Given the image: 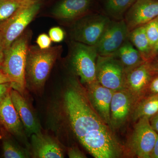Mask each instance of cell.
<instances>
[{
    "label": "cell",
    "instance_id": "33",
    "mask_svg": "<svg viewBox=\"0 0 158 158\" xmlns=\"http://www.w3.org/2000/svg\"><path fill=\"white\" fill-rule=\"evenodd\" d=\"M150 158H158V136L154 147L152 152Z\"/></svg>",
    "mask_w": 158,
    "mask_h": 158
},
{
    "label": "cell",
    "instance_id": "9",
    "mask_svg": "<svg viewBox=\"0 0 158 158\" xmlns=\"http://www.w3.org/2000/svg\"><path fill=\"white\" fill-rule=\"evenodd\" d=\"M129 31L124 19L111 20L96 46L98 56H113L128 38Z\"/></svg>",
    "mask_w": 158,
    "mask_h": 158
},
{
    "label": "cell",
    "instance_id": "6",
    "mask_svg": "<svg viewBox=\"0 0 158 158\" xmlns=\"http://www.w3.org/2000/svg\"><path fill=\"white\" fill-rule=\"evenodd\" d=\"M110 21L103 15L86 14L74 22L71 37L73 41L96 46Z\"/></svg>",
    "mask_w": 158,
    "mask_h": 158
},
{
    "label": "cell",
    "instance_id": "23",
    "mask_svg": "<svg viewBox=\"0 0 158 158\" xmlns=\"http://www.w3.org/2000/svg\"><path fill=\"white\" fill-rule=\"evenodd\" d=\"M3 157L5 158L27 157V153L9 139H4L2 142Z\"/></svg>",
    "mask_w": 158,
    "mask_h": 158
},
{
    "label": "cell",
    "instance_id": "2",
    "mask_svg": "<svg viewBox=\"0 0 158 158\" xmlns=\"http://www.w3.org/2000/svg\"><path fill=\"white\" fill-rule=\"evenodd\" d=\"M62 49L61 46L45 49L38 46H29L26 60V86L34 91L42 89Z\"/></svg>",
    "mask_w": 158,
    "mask_h": 158
},
{
    "label": "cell",
    "instance_id": "21",
    "mask_svg": "<svg viewBox=\"0 0 158 158\" xmlns=\"http://www.w3.org/2000/svg\"><path fill=\"white\" fill-rule=\"evenodd\" d=\"M136 0H106L105 8L108 14L116 20L124 19V16Z\"/></svg>",
    "mask_w": 158,
    "mask_h": 158
},
{
    "label": "cell",
    "instance_id": "10",
    "mask_svg": "<svg viewBox=\"0 0 158 158\" xmlns=\"http://www.w3.org/2000/svg\"><path fill=\"white\" fill-rule=\"evenodd\" d=\"M158 16V0H136L124 19L129 31L146 24Z\"/></svg>",
    "mask_w": 158,
    "mask_h": 158
},
{
    "label": "cell",
    "instance_id": "30",
    "mask_svg": "<svg viewBox=\"0 0 158 158\" xmlns=\"http://www.w3.org/2000/svg\"><path fill=\"white\" fill-rule=\"evenodd\" d=\"M147 62L154 74H158V55Z\"/></svg>",
    "mask_w": 158,
    "mask_h": 158
},
{
    "label": "cell",
    "instance_id": "17",
    "mask_svg": "<svg viewBox=\"0 0 158 158\" xmlns=\"http://www.w3.org/2000/svg\"><path fill=\"white\" fill-rule=\"evenodd\" d=\"M10 92L0 101V123L13 135L22 137L23 126L11 101Z\"/></svg>",
    "mask_w": 158,
    "mask_h": 158
},
{
    "label": "cell",
    "instance_id": "11",
    "mask_svg": "<svg viewBox=\"0 0 158 158\" xmlns=\"http://www.w3.org/2000/svg\"><path fill=\"white\" fill-rule=\"evenodd\" d=\"M154 73L147 62L126 71L125 88L135 98L140 99L146 95Z\"/></svg>",
    "mask_w": 158,
    "mask_h": 158
},
{
    "label": "cell",
    "instance_id": "19",
    "mask_svg": "<svg viewBox=\"0 0 158 158\" xmlns=\"http://www.w3.org/2000/svg\"><path fill=\"white\" fill-rule=\"evenodd\" d=\"M128 39L140 52L145 62L151 60L152 49L145 33L144 25L130 31Z\"/></svg>",
    "mask_w": 158,
    "mask_h": 158
},
{
    "label": "cell",
    "instance_id": "8",
    "mask_svg": "<svg viewBox=\"0 0 158 158\" xmlns=\"http://www.w3.org/2000/svg\"><path fill=\"white\" fill-rule=\"evenodd\" d=\"M137 121L131 137L130 147L138 157L150 158L158 134L152 127L149 118L142 117Z\"/></svg>",
    "mask_w": 158,
    "mask_h": 158
},
{
    "label": "cell",
    "instance_id": "7",
    "mask_svg": "<svg viewBox=\"0 0 158 158\" xmlns=\"http://www.w3.org/2000/svg\"><path fill=\"white\" fill-rule=\"evenodd\" d=\"M96 78L101 85L113 91L125 88V69L120 61L113 56H98Z\"/></svg>",
    "mask_w": 158,
    "mask_h": 158
},
{
    "label": "cell",
    "instance_id": "25",
    "mask_svg": "<svg viewBox=\"0 0 158 158\" xmlns=\"http://www.w3.org/2000/svg\"><path fill=\"white\" fill-rule=\"evenodd\" d=\"M49 35L52 41L54 42H61L64 39L65 33L59 27H54L49 31Z\"/></svg>",
    "mask_w": 158,
    "mask_h": 158
},
{
    "label": "cell",
    "instance_id": "18",
    "mask_svg": "<svg viewBox=\"0 0 158 158\" xmlns=\"http://www.w3.org/2000/svg\"><path fill=\"white\" fill-rule=\"evenodd\" d=\"M113 56L120 61L126 71L146 62L128 38Z\"/></svg>",
    "mask_w": 158,
    "mask_h": 158
},
{
    "label": "cell",
    "instance_id": "13",
    "mask_svg": "<svg viewBox=\"0 0 158 158\" xmlns=\"http://www.w3.org/2000/svg\"><path fill=\"white\" fill-rule=\"evenodd\" d=\"M133 95L124 89L114 91L110 106V126L120 127L126 121L131 109Z\"/></svg>",
    "mask_w": 158,
    "mask_h": 158
},
{
    "label": "cell",
    "instance_id": "14",
    "mask_svg": "<svg viewBox=\"0 0 158 158\" xmlns=\"http://www.w3.org/2000/svg\"><path fill=\"white\" fill-rule=\"evenodd\" d=\"M10 96L25 130L29 135L41 132L38 119L25 98L19 91L11 88Z\"/></svg>",
    "mask_w": 158,
    "mask_h": 158
},
{
    "label": "cell",
    "instance_id": "22",
    "mask_svg": "<svg viewBox=\"0 0 158 158\" xmlns=\"http://www.w3.org/2000/svg\"><path fill=\"white\" fill-rule=\"evenodd\" d=\"M31 0H0V25L30 3Z\"/></svg>",
    "mask_w": 158,
    "mask_h": 158
},
{
    "label": "cell",
    "instance_id": "27",
    "mask_svg": "<svg viewBox=\"0 0 158 158\" xmlns=\"http://www.w3.org/2000/svg\"><path fill=\"white\" fill-rule=\"evenodd\" d=\"M147 95H158V74H154L152 77L148 86Z\"/></svg>",
    "mask_w": 158,
    "mask_h": 158
},
{
    "label": "cell",
    "instance_id": "5",
    "mask_svg": "<svg viewBox=\"0 0 158 158\" xmlns=\"http://www.w3.org/2000/svg\"><path fill=\"white\" fill-rule=\"evenodd\" d=\"M40 5L34 1L16 11L0 25V49L5 52L25 31L39 11Z\"/></svg>",
    "mask_w": 158,
    "mask_h": 158
},
{
    "label": "cell",
    "instance_id": "32",
    "mask_svg": "<svg viewBox=\"0 0 158 158\" xmlns=\"http://www.w3.org/2000/svg\"><path fill=\"white\" fill-rule=\"evenodd\" d=\"M7 83H11V81L9 77L7 76L1 68H0V84Z\"/></svg>",
    "mask_w": 158,
    "mask_h": 158
},
{
    "label": "cell",
    "instance_id": "3",
    "mask_svg": "<svg viewBox=\"0 0 158 158\" xmlns=\"http://www.w3.org/2000/svg\"><path fill=\"white\" fill-rule=\"evenodd\" d=\"M32 32L26 30L4 52L1 69L10 81L11 88L22 94L26 87L25 70L27 52Z\"/></svg>",
    "mask_w": 158,
    "mask_h": 158
},
{
    "label": "cell",
    "instance_id": "31",
    "mask_svg": "<svg viewBox=\"0 0 158 158\" xmlns=\"http://www.w3.org/2000/svg\"><path fill=\"white\" fill-rule=\"evenodd\" d=\"M149 122L153 129L158 134V112L149 118Z\"/></svg>",
    "mask_w": 158,
    "mask_h": 158
},
{
    "label": "cell",
    "instance_id": "35",
    "mask_svg": "<svg viewBox=\"0 0 158 158\" xmlns=\"http://www.w3.org/2000/svg\"><path fill=\"white\" fill-rule=\"evenodd\" d=\"M4 58V52L0 49V68L2 65Z\"/></svg>",
    "mask_w": 158,
    "mask_h": 158
},
{
    "label": "cell",
    "instance_id": "20",
    "mask_svg": "<svg viewBox=\"0 0 158 158\" xmlns=\"http://www.w3.org/2000/svg\"><path fill=\"white\" fill-rule=\"evenodd\" d=\"M158 112V95H145L140 99L135 108L133 119L136 121L142 117L149 118Z\"/></svg>",
    "mask_w": 158,
    "mask_h": 158
},
{
    "label": "cell",
    "instance_id": "37",
    "mask_svg": "<svg viewBox=\"0 0 158 158\" xmlns=\"http://www.w3.org/2000/svg\"><path fill=\"white\" fill-rule=\"evenodd\" d=\"M0 124H1V123H0Z\"/></svg>",
    "mask_w": 158,
    "mask_h": 158
},
{
    "label": "cell",
    "instance_id": "28",
    "mask_svg": "<svg viewBox=\"0 0 158 158\" xmlns=\"http://www.w3.org/2000/svg\"><path fill=\"white\" fill-rule=\"evenodd\" d=\"M11 88V83L0 84V101L10 92Z\"/></svg>",
    "mask_w": 158,
    "mask_h": 158
},
{
    "label": "cell",
    "instance_id": "36",
    "mask_svg": "<svg viewBox=\"0 0 158 158\" xmlns=\"http://www.w3.org/2000/svg\"><path fill=\"white\" fill-rule=\"evenodd\" d=\"M31 1H37V0H31Z\"/></svg>",
    "mask_w": 158,
    "mask_h": 158
},
{
    "label": "cell",
    "instance_id": "12",
    "mask_svg": "<svg viewBox=\"0 0 158 158\" xmlns=\"http://www.w3.org/2000/svg\"><path fill=\"white\" fill-rule=\"evenodd\" d=\"M89 101L100 117L110 126V106L114 91L104 87L97 81L87 85Z\"/></svg>",
    "mask_w": 158,
    "mask_h": 158
},
{
    "label": "cell",
    "instance_id": "4",
    "mask_svg": "<svg viewBox=\"0 0 158 158\" xmlns=\"http://www.w3.org/2000/svg\"><path fill=\"white\" fill-rule=\"evenodd\" d=\"M69 48V61L74 73L86 85L96 81V47L72 40Z\"/></svg>",
    "mask_w": 158,
    "mask_h": 158
},
{
    "label": "cell",
    "instance_id": "24",
    "mask_svg": "<svg viewBox=\"0 0 158 158\" xmlns=\"http://www.w3.org/2000/svg\"><path fill=\"white\" fill-rule=\"evenodd\" d=\"M144 27L153 51L158 41V16L144 25Z\"/></svg>",
    "mask_w": 158,
    "mask_h": 158
},
{
    "label": "cell",
    "instance_id": "26",
    "mask_svg": "<svg viewBox=\"0 0 158 158\" xmlns=\"http://www.w3.org/2000/svg\"><path fill=\"white\" fill-rule=\"evenodd\" d=\"M51 42L52 40L50 37L45 34H40L37 37L36 40L37 46L42 49L49 48L50 47Z\"/></svg>",
    "mask_w": 158,
    "mask_h": 158
},
{
    "label": "cell",
    "instance_id": "1",
    "mask_svg": "<svg viewBox=\"0 0 158 158\" xmlns=\"http://www.w3.org/2000/svg\"><path fill=\"white\" fill-rule=\"evenodd\" d=\"M73 81L64 94L71 127L81 144L96 158L119 156L120 148L107 124L91 107L87 94Z\"/></svg>",
    "mask_w": 158,
    "mask_h": 158
},
{
    "label": "cell",
    "instance_id": "16",
    "mask_svg": "<svg viewBox=\"0 0 158 158\" xmlns=\"http://www.w3.org/2000/svg\"><path fill=\"white\" fill-rule=\"evenodd\" d=\"M32 154L34 158H62L64 152L59 143L41 132L31 135Z\"/></svg>",
    "mask_w": 158,
    "mask_h": 158
},
{
    "label": "cell",
    "instance_id": "29",
    "mask_svg": "<svg viewBox=\"0 0 158 158\" xmlns=\"http://www.w3.org/2000/svg\"><path fill=\"white\" fill-rule=\"evenodd\" d=\"M68 156L71 158H85L84 154L76 148H72L68 151Z\"/></svg>",
    "mask_w": 158,
    "mask_h": 158
},
{
    "label": "cell",
    "instance_id": "15",
    "mask_svg": "<svg viewBox=\"0 0 158 158\" xmlns=\"http://www.w3.org/2000/svg\"><path fill=\"white\" fill-rule=\"evenodd\" d=\"M92 0H62L54 8L52 15L66 22H74L87 14Z\"/></svg>",
    "mask_w": 158,
    "mask_h": 158
},
{
    "label": "cell",
    "instance_id": "34",
    "mask_svg": "<svg viewBox=\"0 0 158 158\" xmlns=\"http://www.w3.org/2000/svg\"><path fill=\"white\" fill-rule=\"evenodd\" d=\"M158 55V41L152 51V59Z\"/></svg>",
    "mask_w": 158,
    "mask_h": 158
}]
</instances>
